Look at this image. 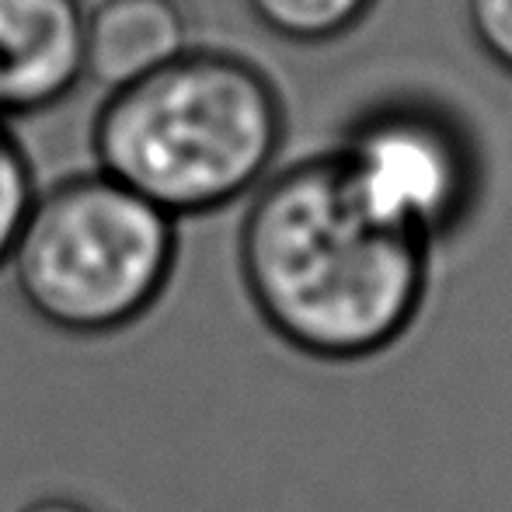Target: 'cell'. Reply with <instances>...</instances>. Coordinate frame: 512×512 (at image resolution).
<instances>
[{"label":"cell","instance_id":"obj_1","mask_svg":"<svg viewBox=\"0 0 512 512\" xmlns=\"http://www.w3.org/2000/svg\"><path fill=\"white\" fill-rule=\"evenodd\" d=\"M241 272L258 314L293 349L359 359L408 331L429 241L366 213L328 154L262 182L241 223Z\"/></svg>","mask_w":512,"mask_h":512},{"label":"cell","instance_id":"obj_2","mask_svg":"<svg viewBox=\"0 0 512 512\" xmlns=\"http://www.w3.org/2000/svg\"><path fill=\"white\" fill-rule=\"evenodd\" d=\"M283 102L255 63L185 49L105 95L91 126L98 171L171 216L213 213L265 182L283 147Z\"/></svg>","mask_w":512,"mask_h":512},{"label":"cell","instance_id":"obj_3","mask_svg":"<svg viewBox=\"0 0 512 512\" xmlns=\"http://www.w3.org/2000/svg\"><path fill=\"white\" fill-rule=\"evenodd\" d=\"M175 248V216L95 168L35 196L7 265L42 321L98 335L161 297Z\"/></svg>","mask_w":512,"mask_h":512},{"label":"cell","instance_id":"obj_4","mask_svg":"<svg viewBox=\"0 0 512 512\" xmlns=\"http://www.w3.org/2000/svg\"><path fill=\"white\" fill-rule=\"evenodd\" d=\"M331 157L366 213L429 244L471 206V143L450 115L422 102L366 112Z\"/></svg>","mask_w":512,"mask_h":512},{"label":"cell","instance_id":"obj_5","mask_svg":"<svg viewBox=\"0 0 512 512\" xmlns=\"http://www.w3.org/2000/svg\"><path fill=\"white\" fill-rule=\"evenodd\" d=\"M84 0H0V122L46 112L84 84Z\"/></svg>","mask_w":512,"mask_h":512},{"label":"cell","instance_id":"obj_6","mask_svg":"<svg viewBox=\"0 0 512 512\" xmlns=\"http://www.w3.org/2000/svg\"><path fill=\"white\" fill-rule=\"evenodd\" d=\"M189 49L178 0H98L84 28V81L105 95L143 81Z\"/></svg>","mask_w":512,"mask_h":512},{"label":"cell","instance_id":"obj_7","mask_svg":"<svg viewBox=\"0 0 512 512\" xmlns=\"http://www.w3.org/2000/svg\"><path fill=\"white\" fill-rule=\"evenodd\" d=\"M251 18L276 39L317 46L356 28L377 0H244Z\"/></svg>","mask_w":512,"mask_h":512},{"label":"cell","instance_id":"obj_8","mask_svg":"<svg viewBox=\"0 0 512 512\" xmlns=\"http://www.w3.org/2000/svg\"><path fill=\"white\" fill-rule=\"evenodd\" d=\"M35 196V171L11 129L0 126V265H7Z\"/></svg>","mask_w":512,"mask_h":512},{"label":"cell","instance_id":"obj_9","mask_svg":"<svg viewBox=\"0 0 512 512\" xmlns=\"http://www.w3.org/2000/svg\"><path fill=\"white\" fill-rule=\"evenodd\" d=\"M464 11L481 53L512 74V0H464Z\"/></svg>","mask_w":512,"mask_h":512},{"label":"cell","instance_id":"obj_10","mask_svg":"<svg viewBox=\"0 0 512 512\" xmlns=\"http://www.w3.org/2000/svg\"><path fill=\"white\" fill-rule=\"evenodd\" d=\"M18 512H95V509L77 499H39V502H28V506Z\"/></svg>","mask_w":512,"mask_h":512}]
</instances>
